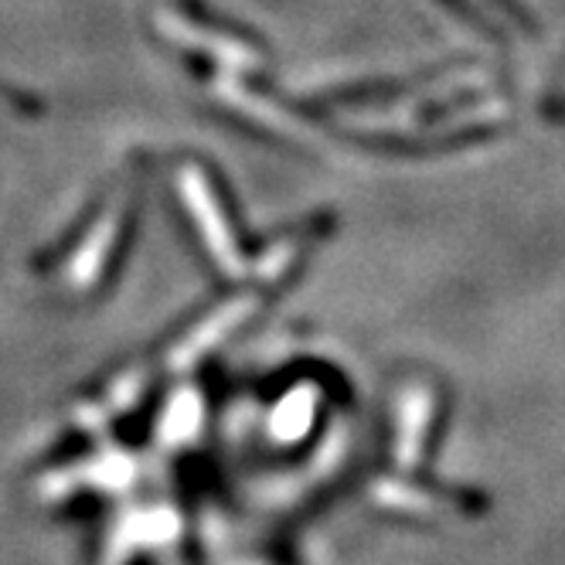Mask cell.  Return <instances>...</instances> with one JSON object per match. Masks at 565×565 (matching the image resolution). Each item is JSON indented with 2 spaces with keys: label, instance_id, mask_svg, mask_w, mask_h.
<instances>
[{
  "label": "cell",
  "instance_id": "1",
  "mask_svg": "<svg viewBox=\"0 0 565 565\" xmlns=\"http://www.w3.org/2000/svg\"><path fill=\"white\" fill-rule=\"evenodd\" d=\"M157 24H160V31H164L168 38H174V42H184V45H191V49H209L212 55H218V58L228 62V65H242V68H246V65L256 62L253 52H249L246 45L232 42V38L209 34V31H201V28H191L188 21L168 14V11H160V14H157Z\"/></svg>",
  "mask_w": 565,
  "mask_h": 565
},
{
  "label": "cell",
  "instance_id": "2",
  "mask_svg": "<svg viewBox=\"0 0 565 565\" xmlns=\"http://www.w3.org/2000/svg\"><path fill=\"white\" fill-rule=\"evenodd\" d=\"M439 4H447L454 14H460L470 28H477V31H483V34H488V38H494V42H504V34H501V28H494L488 18H483L480 11H473L470 4H467V0H439Z\"/></svg>",
  "mask_w": 565,
  "mask_h": 565
},
{
  "label": "cell",
  "instance_id": "3",
  "mask_svg": "<svg viewBox=\"0 0 565 565\" xmlns=\"http://www.w3.org/2000/svg\"><path fill=\"white\" fill-rule=\"evenodd\" d=\"M494 4H498V8H504V11H508V14H511V18H514V21H518L521 28H529V31H535L532 18H529V14H524V11H521V8L514 4V0H494Z\"/></svg>",
  "mask_w": 565,
  "mask_h": 565
}]
</instances>
